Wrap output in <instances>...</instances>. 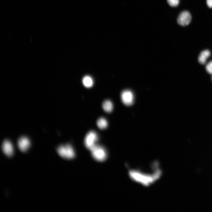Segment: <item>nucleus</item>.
<instances>
[{"label":"nucleus","instance_id":"f257e3e1","mask_svg":"<svg viewBox=\"0 0 212 212\" xmlns=\"http://www.w3.org/2000/svg\"><path fill=\"white\" fill-rule=\"evenodd\" d=\"M150 171H144L138 168H129L128 174L133 181L145 187H149L160 179L163 172L159 162L156 160L150 165Z\"/></svg>","mask_w":212,"mask_h":212},{"label":"nucleus","instance_id":"f03ea898","mask_svg":"<svg viewBox=\"0 0 212 212\" xmlns=\"http://www.w3.org/2000/svg\"><path fill=\"white\" fill-rule=\"evenodd\" d=\"M56 151L60 156L66 159H72L75 156L74 150L69 144L59 146L57 148Z\"/></svg>","mask_w":212,"mask_h":212},{"label":"nucleus","instance_id":"7ed1b4c3","mask_svg":"<svg viewBox=\"0 0 212 212\" xmlns=\"http://www.w3.org/2000/svg\"><path fill=\"white\" fill-rule=\"evenodd\" d=\"M98 140V136L97 133L94 131H90L85 137L84 143L85 147L91 150L97 145Z\"/></svg>","mask_w":212,"mask_h":212},{"label":"nucleus","instance_id":"20e7f679","mask_svg":"<svg viewBox=\"0 0 212 212\" xmlns=\"http://www.w3.org/2000/svg\"><path fill=\"white\" fill-rule=\"evenodd\" d=\"M91 151L92 157L97 161H102L107 157V151L101 146L97 145Z\"/></svg>","mask_w":212,"mask_h":212},{"label":"nucleus","instance_id":"39448f33","mask_svg":"<svg viewBox=\"0 0 212 212\" xmlns=\"http://www.w3.org/2000/svg\"><path fill=\"white\" fill-rule=\"evenodd\" d=\"M121 98L123 103L127 106L132 105L134 102L133 94L129 90H126L123 91L121 93Z\"/></svg>","mask_w":212,"mask_h":212},{"label":"nucleus","instance_id":"423d86ee","mask_svg":"<svg viewBox=\"0 0 212 212\" xmlns=\"http://www.w3.org/2000/svg\"><path fill=\"white\" fill-rule=\"evenodd\" d=\"M2 148L6 156L9 157L13 156L14 152V148L12 143L9 140L6 139L3 141Z\"/></svg>","mask_w":212,"mask_h":212},{"label":"nucleus","instance_id":"0eeeda50","mask_svg":"<svg viewBox=\"0 0 212 212\" xmlns=\"http://www.w3.org/2000/svg\"><path fill=\"white\" fill-rule=\"evenodd\" d=\"M30 145L29 139L25 136H21L18 140V145L19 149L21 152H25L27 151Z\"/></svg>","mask_w":212,"mask_h":212},{"label":"nucleus","instance_id":"6e6552de","mask_svg":"<svg viewBox=\"0 0 212 212\" xmlns=\"http://www.w3.org/2000/svg\"><path fill=\"white\" fill-rule=\"evenodd\" d=\"M192 19L190 13L187 11H184L181 13L178 20V23L181 26H186L190 22Z\"/></svg>","mask_w":212,"mask_h":212},{"label":"nucleus","instance_id":"1a4fd4ad","mask_svg":"<svg viewBox=\"0 0 212 212\" xmlns=\"http://www.w3.org/2000/svg\"><path fill=\"white\" fill-rule=\"evenodd\" d=\"M211 55V52L208 50H205L200 54L198 57V61L201 64H204L208 58Z\"/></svg>","mask_w":212,"mask_h":212},{"label":"nucleus","instance_id":"9d476101","mask_svg":"<svg viewBox=\"0 0 212 212\" xmlns=\"http://www.w3.org/2000/svg\"><path fill=\"white\" fill-rule=\"evenodd\" d=\"M102 107L104 110L108 113H111L113 110V105L110 100H106L103 103Z\"/></svg>","mask_w":212,"mask_h":212},{"label":"nucleus","instance_id":"9b49d317","mask_svg":"<svg viewBox=\"0 0 212 212\" xmlns=\"http://www.w3.org/2000/svg\"><path fill=\"white\" fill-rule=\"evenodd\" d=\"M83 83L84 86L86 88H90L92 86L93 84V81L92 78L90 76H85L83 79Z\"/></svg>","mask_w":212,"mask_h":212},{"label":"nucleus","instance_id":"f8f14e48","mask_svg":"<svg viewBox=\"0 0 212 212\" xmlns=\"http://www.w3.org/2000/svg\"><path fill=\"white\" fill-rule=\"evenodd\" d=\"M97 124L98 127L101 129L106 128L108 126V123L107 120L105 118L102 117L100 118L98 120Z\"/></svg>","mask_w":212,"mask_h":212},{"label":"nucleus","instance_id":"ddd939ff","mask_svg":"<svg viewBox=\"0 0 212 212\" xmlns=\"http://www.w3.org/2000/svg\"><path fill=\"white\" fill-rule=\"evenodd\" d=\"M169 5L171 7L178 6L179 4V0H167Z\"/></svg>","mask_w":212,"mask_h":212},{"label":"nucleus","instance_id":"4468645a","mask_svg":"<svg viewBox=\"0 0 212 212\" xmlns=\"http://www.w3.org/2000/svg\"><path fill=\"white\" fill-rule=\"evenodd\" d=\"M206 71L208 74H212V60L206 65Z\"/></svg>","mask_w":212,"mask_h":212},{"label":"nucleus","instance_id":"2eb2a0df","mask_svg":"<svg viewBox=\"0 0 212 212\" xmlns=\"http://www.w3.org/2000/svg\"><path fill=\"white\" fill-rule=\"evenodd\" d=\"M206 3L208 7L212 8V0H207Z\"/></svg>","mask_w":212,"mask_h":212},{"label":"nucleus","instance_id":"dca6fc26","mask_svg":"<svg viewBox=\"0 0 212 212\" xmlns=\"http://www.w3.org/2000/svg\"></svg>","mask_w":212,"mask_h":212}]
</instances>
